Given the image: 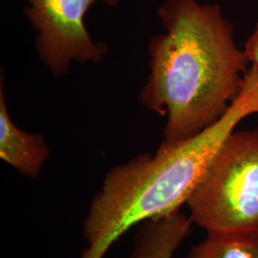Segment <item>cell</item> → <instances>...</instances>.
<instances>
[{
    "label": "cell",
    "instance_id": "6da1fadb",
    "mask_svg": "<svg viewBox=\"0 0 258 258\" xmlns=\"http://www.w3.org/2000/svg\"><path fill=\"white\" fill-rule=\"evenodd\" d=\"M166 32L148 42L149 75L140 103L167 118L166 141L199 134L238 97L248 59L218 4L166 0L157 10Z\"/></svg>",
    "mask_w": 258,
    "mask_h": 258
},
{
    "label": "cell",
    "instance_id": "7a4b0ae2",
    "mask_svg": "<svg viewBox=\"0 0 258 258\" xmlns=\"http://www.w3.org/2000/svg\"><path fill=\"white\" fill-rule=\"evenodd\" d=\"M258 114V70L250 67L224 116L189 138L164 140L154 155L140 154L105 174L83 223L81 258H104L124 233L185 205L222 146L247 117Z\"/></svg>",
    "mask_w": 258,
    "mask_h": 258
},
{
    "label": "cell",
    "instance_id": "3957f363",
    "mask_svg": "<svg viewBox=\"0 0 258 258\" xmlns=\"http://www.w3.org/2000/svg\"><path fill=\"white\" fill-rule=\"evenodd\" d=\"M207 234L258 237V131H234L185 204Z\"/></svg>",
    "mask_w": 258,
    "mask_h": 258
},
{
    "label": "cell",
    "instance_id": "277c9868",
    "mask_svg": "<svg viewBox=\"0 0 258 258\" xmlns=\"http://www.w3.org/2000/svg\"><path fill=\"white\" fill-rule=\"evenodd\" d=\"M24 14L37 33L39 58L54 76L65 75L72 62L98 63L107 47L94 41L84 19L96 3L117 7L122 0H25Z\"/></svg>",
    "mask_w": 258,
    "mask_h": 258
},
{
    "label": "cell",
    "instance_id": "5b68a950",
    "mask_svg": "<svg viewBox=\"0 0 258 258\" xmlns=\"http://www.w3.org/2000/svg\"><path fill=\"white\" fill-rule=\"evenodd\" d=\"M50 156V149L39 134L19 129L10 116L3 73L0 80V158L19 174L35 179Z\"/></svg>",
    "mask_w": 258,
    "mask_h": 258
},
{
    "label": "cell",
    "instance_id": "8992f818",
    "mask_svg": "<svg viewBox=\"0 0 258 258\" xmlns=\"http://www.w3.org/2000/svg\"><path fill=\"white\" fill-rule=\"evenodd\" d=\"M194 223L181 212L140 224L128 258H173Z\"/></svg>",
    "mask_w": 258,
    "mask_h": 258
},
{
    "label": "cell",
    "instance_id": "52a82bcc",
    "mask_svg": "<svg viewBox=\"0 0 258 258\" xmlns=\"http://www.w3.org/2000/svg\"><path fill=\"white\" fill-rule=\"evenodd\" d=\"M186 258H258V237L207 234Z\"/></svg>",
    "mask_w": 258,
    "mask_h": 258
},
{
    "label": "cell",
    "instance_id": "ba28073f",
    "mask_svg": "<svg viewBox=\"0 0 258 258\" xmlns=\"http://www.w3.org/2000/svg\"><path fill=\"white\" fill-rule=\"evenodd\" d=\"M244 53L251 66L258 70V24L245 44Z\"/></svg>",
    "mask_w": 258,
    "mask_h": 258
}]
</instances>
